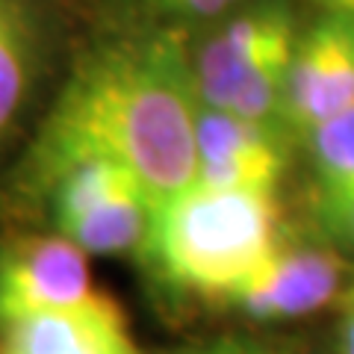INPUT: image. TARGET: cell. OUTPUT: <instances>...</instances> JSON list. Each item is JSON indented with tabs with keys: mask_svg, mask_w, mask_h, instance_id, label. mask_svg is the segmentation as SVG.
Wrapping results in <instances>:
<instances>
[{
	"mask_svg": "<svg viewBox=\"0 0 354 354\" xmlns=\"http://www.w3.org/2000/svg\"><path fill=\"white\" fill-rule=\"evenodd\" d=\"M342 322L337 330V354H354V307L342 310Z\"/></svg>",
	"mask_w": 354,
	"mask_h": 354,
	"instance_id": "cell-15",
	"label": "cell"
},
{
	"mask_svg": "<svg viewBox=\"0 0 354 354\" xmlns=\"http://www.w3.org/2000/svg\"><path fill=\"white\" fill-rule=\"evenodd\" d=\"M27 44L21 39V27L15 24V18L3 9L0 12V133L12 121L21 97L27 92Z\"/></svg>",
	"mask_w": 354,
	"mask_h": 354,
	"instance_id": "cell-11",
	"label": "cell"
},
{
	"mask_svg": "<svg viewBox=\"0 0 354 354\" xmlns=\"http://www.w3.org/2000/svg\"><path fill=\"white\" fill-rule=\"evenodd\" d=\"M301 142L307 145L319 189L354 186V109L330 118Z\"/></svg>",
	"mask_w": 354,
	"mask_h": 354,
	"instance_id": "cell-10",
	"label": "cell"
},
{
	"mask_svg": "<svg viewBox=\"0 0 354 354\" xmlns=\"http://www.w3.org/2000/svg\"><path fill=\"white\" fill-rule=\"evenodd\" d=\"M157 204L151 201L145 186H127L115 192L97 207H92L80 218L59 227L65 239H71L77 248L97 257L109 254H139L151 234V221Z\"/></svg>",
	"mask_w": 354,
	"mask_h": 354,
	"instance_id": "cell-9",
	"label": "cell"
},
{
	"mask_svg": "<svg viewBox=\"0 0 354 354\" xmlns=\"http://www.w3.org/2000/svg\"><path fill=\"white\" fill-rule=\"evenodd\" d=\"M337 304H339L342 310L354 307V266H348V274H346V286H342V292H339V298H337Z\"/></svg>",
	"mask_w": 354,
	"mask_h": 354,
	"instance_id": "cell-17",
	"label": "cell"
},
{
	"mask_svg": "<svg viewBox=\"0 0 354 354\" xmlns=\"http://www.w3.org/2000/svg\"><path fill=\"white\" fill-rule=\"evenodd\" d=\"M295 41V21L281 3H260L227 18L192 59L198 104L290 133L283 92Z\"/></svg>",
	"mask_w": 354,
	"mask_h": 354,
	"instance_id": "cell-3",
	"label": "cell"
},
{
	"mask_svg": "<svg viewBox=\"0 0 354 354\" xmlns=\"http://www.w3.org/2000/svg\"><path fill=\"white\" fill-rule=\"evenodd\" d=\"M348 109H354V21L325 12L295 41L283 118L295 142H301Z\"/></svg>",
	"mask_w": 354,
	"mask_h": 354,
	"instance_id": "cell-4",
	"label": "cell"
},
{
	"mask_svg": "<svg viewBox=\"0 0 354 354\" xmlns=\"http://www.w3.org/2000/svg\"><path fill=\"white\" fill-rule=\"evenodd\" d=\"M195 77L180 39L162 32L109 44L62 88L41 130L39 174L74 157H109L160 207L195 183Z\"/></svg>",
	"mask_w": 354,
	"mask_h": 354,
	"instance_id": "cell-1",
	"label": "cell"
},
{
	"mask_svg": "<svg viewBox=\"0 0 354 354\" xmlns=\"http://www.w3.org/2000/svg\"><path fill=\"white\" fill-rule=\"evenodd\" d=\"M88 254L71 239L18 236L0 245V322L88 301L97 290Z\"/></svg>",
	"mask_w": 354,
	"mask_h": 354,
	"instance_id": "cell-6",
	"label": "cell"
},
{
	"mask_svg": "<svg viewBox=\"0 0 354 354\" xmlns=\"http://www.w3.org/2000/svg\"><path fill=\"white\" fill-rule=\"evenodd\" d=\"M316 230L330 248L354 254V186L348 189H319L313 192Z\"/></svg>",
	"mask_w": 354,
	"mask_h": 354,
	"instance_id": "cell-12",
	"label": "cell"
},
{
	"mask_svg": "<svg viewBox=\"0 0 354 354\" xmlns=\"http://www.w3.org/2000/svg\"><path fill=\"white\" fill-rule=\"evenodd\" d=\"M0 354H142V348L121 304L97 290L83 304L3 325Z\"/></svg>",
	"mask_w": 354,
	"mask_h": 354,
	"instance_id": "cell-8",
	"label": "cell"
},
{
	"mask_svg": "<svg viewBox=\"0 0 354 354\" xmlns=\"http://www.w3.org/2000/svg\"><path fill=\"white\" fill-rule=\"evenodd\" d=\"M169 354H272L266 351L257 342H248V339H209V342H195V346H183V348H174Z\"/></svg>",
	"mask_w": 354,
	"mask_h": 354,
	"instance_id": "cell-14",
	"label": "cell"
},
{
	"mask_svg": "<svg viewBox=\"0 0 354 354\" xmlns=\"http://www.w3.org/2000/svg\"><path fill=\"white\" fill-rule=\"evenodd\" d=\"M0 12H3V3H0Z\"/></svg>",
	"mask_w": 354,
	"mask_h": 354,
	"instance_id": "cell-18",
	"label": "cell"
},
{
	"mask_svg": "<svg viewBox=\"0 0 354 354\" xmlns=\"http://www.w3.org/2000/svg\"><path fill=\"white\" fill-rule=\"evenodd\" d=\"M310 3L322 6L325 12H334V15H346L354 21V0H310Z\"/></svg>",
	"mask_w": 354,
	"mask_h": 354,
	"instance_id": "cell-16",
	"label": "cell"
},
{
	"mask_svg": "<svg viewBox=\"0 0 354 354\" xmlns=\"http://www.w3.org/2000/svg\"><path fill=\"white\" fill-rule=\"evenodd\" d=\"M139 3L153 6L169 15H180V18H213L234 3H239V0H139Z\"/></svg>",
	"mask_w": 354,
	"mask_h": 354,
	"instance_id": "cell-13",
	"label": "cell"
},
{
	"mask_svg": "<svg viewBox=\"0 0 354 354\" xmlns=\"http://www.w3.org/2000/svg\"><path fill=\"white\" fill-rule=\"evenodd\" d=\"M292 142L295 139L281 127L198 104L195 183L213 186V189L278 195V186L290 169Z\"/></svg>",
	"mask_w": 354,
	"mask_h": 354,
	"instance_id": "cell-5",
	"label": "cell"
},
{
	"mask_svg": "<svg viewBox=\"0 0 354 354\" xmlns=\"http://www.w3.org/2000/svg\"><path fill=\"white\" fill-rule=\"evenodd\" d=\"M348 266L328 242H286L272 254V260L230 298L227 307L257 322H283L319 313L337 301L346 286Z\"/></svg>",
	"mask_w": 354,
	"mask_h": 354,
	"instance_id": "cell-7",
	"label": "cell"
},
{
	"mask_svg": "<svg viewBox=\"0 0 354 354\" xmlns=\"http://www.w3.org/2000/svg\"><path fill=\"white\" fill-rule=\"evenodd\" d=\"M283 242L278 195L192 183L153 209L139 257L162 286L227 307Z\"/></svg>",
	"mask_w": 354,
	"mask_h": 354,
	"instance_id": "cell-2",
	"label": "cell"
}]
</instances>
